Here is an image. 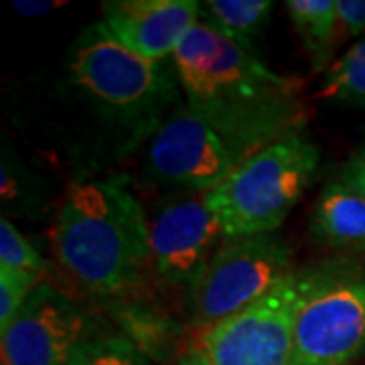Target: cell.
Instances as JSON below:
<instances>
[{
	"instance_id": "obj_12",
	"label": "cell",
	"mask_w": 365,
	"mask_h": 365,
	"mask_svg": "<svg viewBox=\"0 0 365 365\" xmlns=\"http://www.w3.org/2000/svg\"><path fill=\"white\" fill-rule=\"evenodd\" d=\"M311 235L327 248L365 254V195L343 179L327 182L311 213Z\"/></svg>"
},
{
	"instance_id": "obj_15",
	"label": "cell",
	"mask_w": 365,
	"mask_h": 365,
	"mask_svg": "<svg viewBox=\"0 0 365 365\" xmlns=\"http://www.w3.org/2000/svg\"><path fill=\"white\" fill-rule=\"evenodd\" d=\"M314 98L341 108L365 110V35L327 69Z\"/></svg>"
},
{
	"instance_id": "obj_6",
	"label": "cell",
	"mask_w": 365,
	"mask_h": 365,
	"mask_svg": "<svg viewBox=\"0 0 365 365\" xmlns=\"http://www.w3.org/2000/svg\"><path fill=\"white\" fill-rule=\"evenodd\" d=\"M329 264L294 268L262 299L199 333L211 365H292L294 325Z\"/></svg>"
},
{
	"instance_id": "obj_5",
	"label": "cell",
	"mask_w": 365,
	"mask_h": 365,
	"mask_svg": "<svg viewBox=\"0 0 365 365\" xmlns=\"http://www.w3.org/2000/svg\"><path fill=\"white\" fill-rule=\"evenodd\" d=\"M69 73L79 90L106 114L138 134L153 124L175 96V83L163 63L144 59L118 43L104 23L86 29L69 55Z\"/></svg>"
},
{
	"instance_id": "obj_14",
	"label": "cell",
	"mask_w": 365,
	"mask_h": 365,
	"mask_svg": "<svg viewBox=\"0 0 365 365\" xmlns=\"http://www.w3.org/2000/svg\"><path fill=\"white\" fill-rule=\"evenodd\" d=\"M272 6L268 0H207L201 4V13L207 25L252 51Z\"/></svg>"
},
{
	"instance_id": "obj_8",
	"label": "cell",
	"mask_w": 365,
	"mask_h": 365,
	"mask_svg": "<svg viewBox=\"0 0 365 365\" xmlns=\"http://www.w3.org/2000/svg\"><path fill=\"white\" fill-rule=\"evenodd\" d=\"M365 351V266L331 262L294 325L292 365H351Z\"/></svg>"
},
{
	"instance_id": "obj_23",
	"label": "cell",
	"mask_w": 365,
	"mask_h": 365,
	"mask_svg": "<svg viewBox=\"0 0 365 365\" xmlns=\"http://www.w3.org/2000/svg\"><path fill=\"white\" fill-rule=\"evenodd\" d=\"M357 155H361V157H365V138H364V144H361V148H359V153Z\"/></svg>"
},
{
	"instance_id": "obj_4",
	"label": "cell",
	"mask_w": 365,
	"mask_h": 365,
	"mask_svg": "<svg viewBox=\"0 0 365 365\" xmlns=\"http://www.w3.org/2000/svg\"><path fill=\"white\" fill-rule=\"evenodd\" d=\"M272 143L276 140L264 134L185 104L158 124L146 150V169L155 179L181 191L209 193Z\"/></svg>"
},
{
	"instance_id": "obj_9",
	"label": "cell",
	"mask_w": 365,
	"mask_h": 365,
	"mask_svg": "<svg viewBox=\"0 0 365 365\" xmlns=\"http://www.w3.org/2000/svg\"><path fill=\"white\" fill-rule=\"evenodd\" d=\"M223 240L207 193L179 191L158 203L150 222L153 270L165 284L189 288Z\"/></svg>"
},
{
	"instance_id": "obj_21",
	"label": "cell",
	"mask_w": 365,
	"mask_h": 365,
	"mask_svg": "<svg viewBox=\"0 0 365 365\" xmlns=\"http://www.w3.org/2000/svg\"><path fill=\"white\" fill-rule=\"evenodd\" d=\"M175 365H211L207 355L203 351V347H201V343H199V337L187 343V347L177 355Z\"/></svg>"
},
{
	"instance_id": "obj_22",
	"label": "cell",
	"mask_w": 365,
	"mask_h": 365,
	"mask_svg": "<svg viewBox=\"0 0 365 365\" xmlns=\"http://www.w3.org/2000/svg\"><path fill=\"white\" fill-rule=\"evenodd\" d=\"M63 2H13V9L21 16H41L55 11L57 6H61Z\"/></svg>"
},
{
	"instance_id": "obj_10",
	"label": "cell",
	"mask_w": 365,
	"mask_h": 365,
	"mask_svg": "<svg viewBox=\"0 0 365 365\" xmlns=\"http://www.w3.org/2000/svg\"><path fill=\"white\" fill-rule=\"evenodd\" d=\"M0 337L2 365H67L93 335L88 314L66 292L41 282Z\"/></svg>"
},
{
	"instance_id": "obj_17",
	"label": "cell",
	"mask_w": 365,
	"mask_h": 365,
	"mask_svg": "<svg viewBox=\"0 0 365 365\" xmlns=\"http://www.w3.org/2000/svg\"><path fill=\"white\" fill-rule=\"evenodd\" d=\"M0 268L23 270L39 276L47 270V262L43 260V256L6 217H2L0 222Z\"/></svg>"
},
{
	"instance_id": "obj_11",
	"label": "cell",
	"mask_w": 365,
	"mask_h": 365,
	"mask_svg": "<svg viewBox=\"0 0 365 365\" xmlns=\"http://www.w3.org/2000/svg\"><path fill=\"white\" fill-rule=\"evenodd\" d=\"M102 23L118 43L163 63L199 23L201 4L195 0H112L102 4Z\"/></svg>"
},
{
	"instance_id": "obj_2",
	"label": "cell",
	"mask_w": 365,
	"mask_h": 365,
	"mask_svg": "<svg viewBox=\"0 0 365 365\" xmlns=\"http://www.w3.org/2000/svg\"><path fill=\"white\" fill-rule=\"evenodd\" d=\"M53 246L67 272L100 294L134 290L153 268L150 222L124 175L71 182Z\"/></svg>"
},
{
	"instance_id": "obj_18",
	"label": "cell",
	"mask_w": 365,
	"mask_h": 365,
	"mask_svg": "<svg viewBox=\"0 0 365 365\" xmlns=\"http://www.w3.org/2000/svg\"><path fill=\"white\" fill-rule=\"evenodd\" d=\"M39 274L0 268V333L13 323L33 290L39 287Z\"/></svg>"
},
{
	"instance_id": "obj_3",
	"label": "cell",
	"mask_w": 365,
	"mask_h": 365,
	"mask_svg": "<svg viewBox=\"0 0 365 365\" xmlns=\"http://www.w3.org/2000/svg\"><path fill=\"white\" fill-rule=\"evenodd\" d=\"M319 163L317 144L302 130L252 155L207 193L223 237L276 234L313 182Z\"/></svg>"
},
{
	"instance_id": "obj_20",
	"label": "cell",
	"mask_w": 365,
	"mask_h": 365,
	"mask_svg": "<svg viewBox=\"0 0 365 365\" xmlns=\"http://www.w3.org/2000/svg\"><path fill=\"white\" fill-rule=\"evenodd\" d=\"M339 179H343L345 182H349L351 187H355L359 193L365 195V157L361 155H355L353 158H349L343 169L339 173Z\"/></svg>"
},
{
	"instance_id": "obj_7",
	"label": "cell",
	"mask_w": 365,
	"mask_h": 365,
	"mask_svg": "<svg viewBox=\"0 0 365 365\" xmlns=\"http://www.w3.org/2000/svg\"><path fill=\"white\" fill-rule=\"evenodd\" d=\"M294 270V250L278 234L223 240L187 292L189 321L199 329L240 313Z\"/></svg>"
},
{
	"instance_id": "obj_19",
	"label": "cell",
	"mask_w": 365,
	"mask_h": 365,
	"mask_svg": "<svg viewBox=\"0 0 365 365\" xmlns=\"http://www.w3.org/2000/svg\"><path fill=\"white\" fill-rule=\"evenodd\" d=\"M337 19L341 39L365 35V0H337Z\"/></svg>"
},
{
	"instance_id": "obj_1",
	"label": "cell",
	"mask_w": 365,
	"mask_h": 365,
	"mask_svg": "<svg viewBox=\"0 0 365 365\" xmlns=\"http://www.w3.org/2000/svg\"><path fill=\"white\" fill-rule=\"evenodd\" d=\"M187 104L211 118L280 140L302 130L299 79L264 66L254 51L199 21L173 55Z\"/></svg>"
},
{
	"instance_id": "obj_13",
	"label": "cell",
	"mask_w": 365,
	"mask_h": 365,
	"mask_svg": "<svg viewBox=\"0 0 365 365\" xmlns=\"http://www.w3.org/2000/svg\"><path fill=\"white\" fill-rule=\"evenodd\" d=\"M287 11L311 57L313 71L329 69L335 43L341 39L337 0H288Z\"/></svg>"
},
{
	"instance_id": "obj_16",
	"label": "cell",
	"mask_w": 365,
	"mask_h": 365,
	"mask_svg": "<svg viewBox=\"0 0 365 365\" xmlns=\"http://www.w3.org/2000/svg\"><path fill=\"white\" fill-rule=\"evenodd\" d=\"M67 365H150V361L124 337H91L79 345Z\"/></svg>"
}]
</instances>
